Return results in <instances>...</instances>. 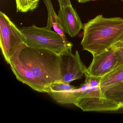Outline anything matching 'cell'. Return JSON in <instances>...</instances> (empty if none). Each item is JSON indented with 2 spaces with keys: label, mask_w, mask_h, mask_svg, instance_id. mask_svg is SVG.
I'll list each match as a JSON object with an SVG mask.
<instances>
[{
  "label": "cell",
  "mask_w": 123,
  "mask_h": 123,
  "mask_svg": "<svg viewBox=\"0 0 123 123\" xmlns=\"http://www.w3.org/2000/svg\"><path fill=\"white\" fill-rule=\"evenodd\" d=\"M16 2L18 12H26L32 11L37 8L33 0H16Z\"/></svg>",
  "instance_id": "5bb4252c"
},
{
  "label": "cell",
  "mask_w": 123,
  "mask_h": 123,
  "mask_svg": "<svg viewBox=\"0 0 123 123\" xmlns=\"http://www.w3.org/2000/svg\"><path fill=\"white\" fill-rule=\"evenodd\" d=\"M28 46L52 51L61 55L68 50H72L73 44H68L62 37L47 27H39L35 25L20 28Z\"/></svg>",
  "instance_id": "3957f363"
},
{
  "label": "cell",
  "mask_w": 123,
  "mask_h": 123,
  "mask_svg": "<svg viewBox=\"0 0 123 123\" xmlns=\"http://www.w3.org/2000/svg\"><path fill=\"white\" fill-rule=\"evenodd\" d=\"M9 64L18 80L26 84L37 92L47 93V88L37 79L31 70L20 62L17 52L11 59Z\"/></svg>",
  "instance_id": "ba28073f"
},
{
  "label": "cell",
  "mask_w": 123,
  "mask_h": 123,
  "mask_svg": "<svg viewBox=\"0 0 123 123\" xmlns=\"http://www.w3.org/2000/svg\"><path fill=\"white\" fill-rule=\"evenodd\" d=\"M17 53L20 62L33 73L47 90L51 84L61 82L59 55L52 51L33 48L26 44Z\"/></svg>",
  "instance_id": "7a4b0ae2"
},
{
  "label": "cell",
  "mask_w": 123,
  "mask_h": 123,
  "mask_svg": "<svg viewBox=\"0 0 123 123\" xmlns=\"http://www.w3.org/2000/svg\"><path fill=\"white\" fill-rule=\"evenodd\" d=\"M123 81V65L112 70L101 78L100 87L102 93Z\"/></svg>",
  "instance_id": "8fae6325"
},
{
  "label": "cell",
  "mask_w": 123,
  "mask_h": 123,
  "mask_svg": "<svg viewBox=\"0 0 123 123\" xmlns=\"http://www.w3.org/2000/svg\"><path fill=\"white\" fill-rule=\"evenodd\" d=\"M81 42L83 50L92 56L105 51L119 41L123 34V18L99 15L83 25Z\"/></svg>",
  "instance_id": "6da1fadb"
},
{
  "label": "cell",
  "mask_w": 123,
  "mask_h": 123,
  "mask_svg": "<svg viewBox=\"0 0 123 123\" xmlns=\"http://www.w3.org/2000/svg\"><path fill=\"white\" fill-rule=\"evenodd\" d=\"M23 34L9 17L0 12V47L5 60L10 64L12 57L25 44Z\"/></svg>",
  "instance_id": "277c9868"
},
{
  "label": "cell",
  "mask_w": 123,
  "mask_h": 123,
  "mask_svg": "<svg viewBox=\"0 0 123 123\" xmlns=\"http://www.w3.org/2000/svg\"><path fill=\"white\" fill-rule=\"evenodd\" d=\"M103 94L106 98L115 102L123 109V81L106 89Z\"/></svg>",
  "instance_id": "7c38bea8"
},
{
  "label": "cell",
  "mask_w": 123,
  "mask_h": 123,
  "mask_svg": "<svg viewBox=\"0 0 123 123\" xmlns=\"http://www.w3.org/2000/svg\"><path fill=\"white\" fill-rule=\"evenodd\" d=\"M57 15L59 22L65 33L72 38L76 37L83 29V24L72 5L60 8Z\"/></svg>",
  "instance_id": "9c48e42d"
},
{
  "label": "cell",
  "mask_w": 123,
  "mask_h": 123,
  "mask_svg": "<svg viewBox=\"0 0 123 123\" xmlns=\"http://www.w3.org/2000/svg\"><path fill=\"white\" fill-rule=\"evenodd\" d=\"M119 41H120L121 42L123 43V34H122V35L121 36V37H120Z\"/></svg>",
  "instance_id": "ac0fdd59"
},
{
  "label": "cell",
  "mask_w": 123,
  "mask_h": 123,
  "mask_svg": "<svg viewBox=\"0 0 123 123\" xmlns=\"http://www.w3.org/2000/svg\"><path fill=\"white\" fill-rule=\"evenodd\" d=\"M74 104L83 111H115L121 109L115 102L102 96L82 98Z\"/></svg>",
  "instance_id": "30bf717a"
},
{
  "label": "cell",
  "mask_w": 123,
  "mask_h": 123,
  "mask_svg": "<svg viewBox=\"0 0 123 123\" xmlns=\"http://www.w3.org/2000/svg\"><path fill=\"white\" fill-rule=\"evenodd\" d=\"M122 1H123V0H122Z\"/></svg>",
  "instance_id": "d6986e66"
},
{
  "label": "cell",
  "mask_w": 123,
  "mask_h": 123,
  "mask_svg": "<svg viewBox=\"0 0 123 123\" xmlns=\"http://www.w3.org/2000/svg\"><path fill=\"white\" fill-rule=\"evenodd\" d=\"M61 82L70 84L85 75L87 68L82 62L78 51L75 54L68 50L60 55Z\"/></svg>",
  "instance_id": "8992f818"
},
{
  "label": "cell",
  "mask_w": 123,
  "mask_h": 123,
  "mask_svg": "<svg viewBox=\"0 0 123 123\" xmlns=\"http://www.w3.org/2000/svg\"><path fill=\"white\" fill-rule=\"evenodd\" d=\"M39 0H33V2L36 8L38 7Z\"/></svg>",
  "instance_id": "e0dca14e"
},
{
  "label": "cell",
  "mask_w": 123,
  "mask_h": 123,
  "mask_svg": "<svg viewBox=\"0 0 123 123\" xmlns=\"http://www.w3.org/2000/svg\"><path fill=\"white\" fill-rule=\"evenodd\" d=\"M48 11V20L47 27L51 29L52 25L59 22V18L55 11L51 0H44Z\"/></svg>",
  "instance_id": "4fadbf2b"
},
{
  "label": "cell",
  "mask_w": 123,
  "mask_h": 123,
  "mask_svg": "<svg viewBox=\"0 0 123 123\" xmlns=\"http://www.w3.org/2000/svg\"><path fill=\"white\" fill-rule=\"evenodd\" d=\"M113 46L116 48L115 55L116 63L114 68V69L123 65V43L118 41Z\"/></svg>",
  "instance_id": "9a60e30c"
},
{
  "label": "cell",
  "mask_w": 123,
  "mask_h": 123,
  "mask_svg": "<svg viewBox=\"0 0 123 123\" xmlns=\"http://www.w3.org/2000/svg\"><path fill=\"white\" fill-rule=\"evenodd\" d=\"M77 0L80 3H84L90 2V1H95L97 0Z\"/></svg>",
  "instance_id": "2e32d148"
},
{
  "label": "cell",
  "mask_w": 123,
  "mask_h": 123,
  "mask_svg": "<svg viewBox=\"0 0 123 123\" xmlns=\"http://www.w3.org/2000/svg\"><path fill=\"white\" fill-rule=\"evenodd\" d=\"M91 88L86 83L76 87L62 82L51 84L48 88V93L57 103L61 104H73L80 98L88 96Z\"/></svg>",
  "instance_id": "5b68a950"
},
{
  "label": "cell",
  "mask_w": 123,
  "mask_h": 123,
  "mask_svg": "<svg viewBox=\"0 0 123 123\" xmlns=\"http://www.w3.org/2000/svg\"><path fill=\"white\" fill-rule=\"evenodd\" d=\"M116 48L112 46L102 53L93 56L92 62L85 73L91 76L101 77L111 71L116 63Z\"/></svg>",
  "instance_id": "52a82bcc"
}]
</instances>
